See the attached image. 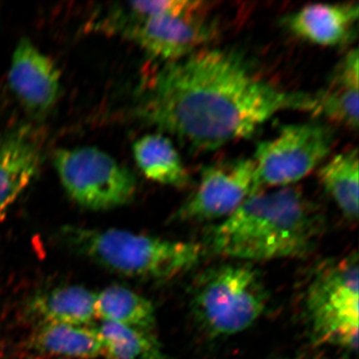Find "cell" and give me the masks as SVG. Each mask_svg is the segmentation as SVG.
Returning <instances> with one entry per match:
<instances>
[{
    "label": "cell",
    "mask_w": 359,
    "mask_h": 359,
    "mask_svg": "<svg viewBox=\"0 0 359 359\" xmlns=\"http://www.w3.org/2000/svg\"><path fill=\"white\" fill-rule=\"evenodd\" d=\"M287 110L316 115V95L280 88L237 52L204 47L161 67L138 114L189 148L212 151L249 138Z\"/></svg>",
    "instance_id": "cell-1"
},
{
    "label": "cell",
    "mask_w": 359,
    "mask_h": 359,
    "mask_svg": "<svg viewBox=\"0 0 359 359\" xmlns=\"http://www.w3.org/2000/svg\"><path fill=\"white\" fill-rule=\"evenodd\" d=\"M323 222L318 208L295 187L257 193L208 231L212 254L238 262L306 256L316 245Z\"/></svg>",
    "instance_id": "cell-2"
},
{
    "label": "cell",
    "mask_w": 359,
    "mask_h": 359,
    "mask_svg": "<svg viewBox=\"0 0 359 359\" xmlns=\"http://www.w3.org/2000/svg\"><path fill=\"white\" fill-rule=\"evenodd\" d=\"M58 238L75 254L118 275L169 280L190 271L202 257L203 245L142 235L121 229L67 226Z\"/></svg>",
    "instance_id": "cell-3"
},
{
    "label": "cell",
    "mask_w": 359,
    "mask_h": 359,
    "mask_svg": "<svg viewBox=\"0 0 359 359\" xmlns=\"http://www.w3.org/2000/svg\"><path fill=\"white\" fill-rule=\"evenodd\" d=\"M268 292L250 264L236 262L205 271L192 295L194 318L207 334L230 337L245 332L263 316Z\"/></svg>",
    "instance_id": "cell-4"
},
{
    "label": "cell",
    "mask_w": 359,
    "mask_h": 359,
    "mask_svg": "<svg viewBox=\"0 0 359 359\" xmlns=\"http://www.w3.org/2000/svg\"><path fill=\"white\" fill-rule=\"evenodd\" d=\"M306 311L314 341L358 348V257L351 255L320 269L309 283Z\"/></svg>",
    "instance_id": "cell-5"
},
{
    "label": "cell",
    "mask_w": 359,
    "mask_h": 359,
    "mask_svg": "<svg viewBox=\"0 0 359 359\" xmlns=\"http://www.w3.org/2000/svg\"><path fill=\"white\" fill-rule=\"evenodd\" d=\"M53 162L66 193L81 207L106 211L133 200V173L100 149H60Z\"/></svg>",
    "instance_id": "cell-6"
},
{
    "label": "cell",
    "mask_w": 359,
    "mask_h": 359,
    "mask_svg": "<svg viewBox=\"0 0 359 359\" xmlns=\"http://www.w3.org/2000/svg\"><path fill=\"white\" fill-rule=\"evenodd\" d=\"M334 130L323 123L285 125L271 140L257 144L255 153L259 185L289 187L311 174L330 155Z\"/></svg>",
    "instance_id": "cell-7"
},
{
    "label": "cell",
    "mask_w": 359,
    "mask_h": 359,
    "mask_svg": "<svg viewBox=\"0 0 359 359\" xmlns=\"http://www.w3.org/2000/svg\"><path fill=\"white\" fill-rule=\"evenodd\" d=\"M116 15L115 20H108L106 25L113 26L114 32H122L150 57L164 65L185 58L204 48L217 33L216 22L209 20L205 13L140 18H126L118 13Z\"/></svg>",
    "instance_id": "cell-8"
},
{
    "label": "cell",
    "mask_w": 359,
    "mask_h": 359,
    "mask_svg": "<svg viewBox=\"0 0 359 359\" xmlns=\"http://www.w3.org/2000/svg\"><path fill=\"white\" fill-rule=\"evenodd\" d=\"M261 189L254 159L210 165L202 170L199 186L175 216L182 222L223 221Z\"/></svg>",
    "instance_id": "cell-9"
},
{
    "label": "cell",
    "mask_w": 359,
    "mask_h": 359,
    "mask_svg": "<svg viewBox=\"0 0 359 359\" xmlns=\"http://www.w3.org/2000/svg\"><path fill=\"white\" fill-rule=\"evenodd\" d=\"M8 81L18 100L34 115L46 114L60 95V72L55 63L25 37L14 49Z\"/></svg>",
    "instance_id": "cell-10"
},
{
    "label": "cell",
    "mask_w": 359,
    "mask_h": 359,
    "mask_svg": "<svg viewBox=\"0 0 359 359\" xmlns=\"http://www.w3.org/2000/svg\"><path fill=\"white\" fill-rule=\"evenodd\" d=\"M41 162V148L32 130L21 127L0 139V223L32 183Z\"/></svg>",
    "instance_id": "cell-11"
},
{
    "label": "cell",
    "mask_w": 359,
    "mask_h": 359,
    "mask_svg": "<svg viewBox=\"0 0 359 359\" xmlns=\"http://www.w3.org/2000/svg\"><path fill=\"white\" fill-rule=\"evenodd\" d=\"M358 4H316L302 7L285 18L295 36L320 46H339L351 42L356 32Z\"/></svg>",
    "instance_id": "cell-12"
},
{
    "label": "cell",
    "mask_w": 359,
    "mask_h": 359,
    "mask_svg": "<svg viewBox=\"0 0 359 359\" xmlns=\"http://www.w3.org/2000/svg\"><path fill=\"white\" fill-rule=\"evenodd\" d=\"M358 50L348 52L335 68L330 84L314 94L316 114L356 130L359 125Z\"/></svg>",
    "instance_id": "cell-13"
},
{
    "label": "cell",
    "mask_w": 359,
    "mask_h": 359,
    "mask_svg": "<svg viewBox=\"0 0 359 359\" xmlns=\"http://www.w3.org/2000/svg\"><path fill=\"white\" fill-rule=\"evenodd\" d=\"M97 292L81 285L56 287L32 299V313L41 323L90 327L97 318Z\"/></svg>",
    "instance_id": "cell-14"
},
{
    "label": "cell",
    "mask_w": 359,
    "mask_h": 359,
    "mask_svg": "<svg viewBox=\"0 0 359 359\" xmlns=\"http://www.w3.org/2000/svg\"><path fill=\"white\" fill-rule=\"evenodd\" d=\"M137 166L151 181L183 188L190 182L183 160L173 142L164 134H149L133 144Z\"/></svg>",
    "instance_id": "cell-15"
},
{
    "label": "cell",
    "mask_w": 359,
    "mask_h": 359,
    "mask_svg": "<svg viewBox=\"0 0 359 359\" xmlns=\"http://www.w3.org/2000/svg\"><path fill=\"white\" fill-rule=\"evenodd\" d=\"M35 348L61 358H102L103 344L96 327L41 323L33 339Z\"/></svg>",
    "instance_id": "cell-16"
},
{
    "label": "cell",
    "mask_w": 359,
    "mask_h": 359,
    "mask_svg": "<svg viewBox=\"0 0 359 359\" xmlns=\"http://www.w3.org/2000/svg\"><path fill=\"white\" fill-rule=\"evenodd\" d=\"M97 318L152 334L156 313L152 302L133 290L112 285L97 292Z\"/></svg>",
    "instance_id": "cell-17"
},
{
    "label": "cell",
    "mask_w": 359,
    "mask_h": 359,
    "mask_svg": "<svg viewBox=\"0 0 359 359\" xmlns=\"http://www.w3.org/2000/svg\"><path fill=\"white\" fill-rule=\"evenodd\" d=\"M358 151L351 149L334 156L318 172L321 185L344 216L358 218Z\"/></svg>",
    "instance_id": "cell-18"
},
{
    "label": "cell",
    "mask_w": 359,
    "mask_h": 359,
    "mask_svg": "<svg viewBox=\"0 0 359 359\" xmlns=\"http://www.w3.org/2000/svg\"><path fill=\"white\" fill-rule=\"evenodd\" d=\"M96 330L106 359H165L154 334L108 321H101Z\"/></svg>",
    "instance_id": "cell-19"
},
{
    "label": "cell",
    "mask_w": 359,
    "mask_h": 359,
    "mask_svg": "<svg viewBox=\"0 0 359 359\" xmlns=\"http://www.w3.org/2000/svg\"><path fill=\"white\" fill-rule=\"evenodd\" d=\"M208 4L200 0H151L127 4L128 15L148 18L154 15L190 16L207 13Z\"/></svg>",
    "instance_id": "cell-20"
},
{
    "label": "cell",
    "mask_w": 359,
    "mask_h": 359,
    "mask_svg": "<svg viewBox=\"0 0 359 359\" xmlns=\"http://www.w3.org/2000/svg\"><path fill=\"white\" fill-rule=\"evenodd\" d=\"M287 359H327V358H323V356L318 355V354L301 353V354H297V355L292 356V358H289Z\"/></svg>",
    "instance_id": "cell-21"
}]
</instances>
